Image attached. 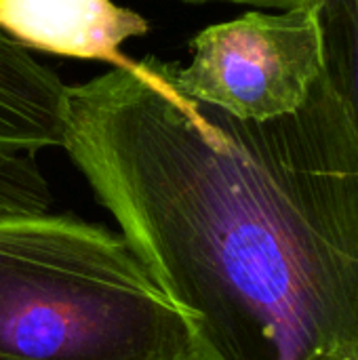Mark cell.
I'll list each match as a JSON object with an SVG mask.
<instances>
[{
	"label": "cell",
	"instance_id": "cell-1",
	"mask_svg": "<svg viewBox=\"0 0 358 360\" xmlns=\"http://www.w3.org/2000/svg\"><path fill=\"white\" fill-rule=\"evenodd\" d=\"M63 150L200 360L358 348V135L323 74L293 114L249 122L133 59L68 86Z\"/></svg>",
	"mask_w": 358,
	"mask_h": 360
},
{
	"label": "cell",
	"instance_id": "cell-2",
	"mask_svg": "<svg viewBox=\"0 0 358 360\" xmlns=\"http://www.w3.org/2000/svg\"><path fill=\"white\" fill-rule=\"evenodd\" d=\"M0 360H200L129 240L68 213H0Z\"/></svg>",
	"mask_w": 358,
	"mask_h": 360
},
{
	"label": "cell",
	"instance_id": "cell-3",
	"mask_svg": "<svg viewBox=\"0 0 358 360\" xmlns=\"http://www.w3.org/2000/svg\"><path fill=\"white\" fill-rule=\"evenodd\" d=\"M167 68L194 101L249 122L283 118L304 105L323 74L314 8L251 11L209 25L192 38V61Z\"/></svg>",
	"mask_w": 358,
	"mask_h": 360
},
{
	"label": "cell",
	"instance_id": "cell-4",
	"mask_svg": "<svg viewBox=\"0 0 358 360\" xmlns=\"http://www.w3.org/2000/svg\"><path fill=\"white\" fill-rule=\"evenodd\" d=\"M0 30L27 49L129 65L122 44L148 32V21L114 0H0Z\"/></svg>",
	"mask_w": 358,
	"mask_h": 360
},
{
	"label": "cell",
	"instance_id": "cell-5",
	"mask_svg": "<svg viewBox=\"0 0 358 360\" xmlns=\"http://www.w3.org/2000/svg\"><path fill=\"white\" fill-rule=\"evenodd\" d=\"M68 84L0 30V152L63 148Z\"/></svg>",
	"mask_w": 358,
	"mask_h": 360
},
{
	"label": "cell",
	"instance_id": "cell-6",
	"mask_svg": "<svg viewBox=\"0 0 358 360\" xmlns=\"http://www.w3.org/2000/svg\"><path fill=\"white\" fill-rule=\"evenodd\" d=\"M323 76L358 135V0H314Z\"/></svg>",
	"mask_w": 358,
	"mask_h": 360
},
{
	"label": "cell",
	"instance_id": "cell-7",
	"mask_svg": "<svg viewBox=\"0 0 358 360\" xmlns=\"http://www.w3.org/2000/svg\"><path fill=\"white\" fill-rule=\"evenodd\" d=\"M53 192L32 154L0 152V213H42Z\"/></svg>",
	"mask_w": 358,
	"mask_h": 360
},
{
	"label": "cell",
	"instance_id": "cell-8",
	"mask_svg": "<svg viewBox=\"0 0 358 360\" xmlns=\"http://www.w3.org/2000/svg\"><path fill=\"white\" fill-rule=\"evenodd\" d=\"M188 2H236V4H255L276 11H289V8H302L314 4V0H188Z\"/></svg>",
	"mask_w": 358,
	"mask_h": 360
},
{
	"label": "cell",
	"instance_id": "cell-9",
	"mask_svg": "<svg viewBox=\"0 0 358 360\" xmlns=\"http://www.w3.org/2000/svg\"><path fill=\"white\" fill-rule=\"evenodd\" d=\"M310 360H358V348L354 346H342V348H333V350H325Z\"/></svg>",
	"mask_w": 358,
	"mask_h": 360
}]
</instances>
